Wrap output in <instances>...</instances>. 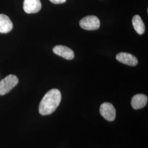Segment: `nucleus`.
Wrapping results in <instances>:
<instances>
[{
	"mask_svg": "<svg viewBox=\"0 0 148 148\" xmlns=\"http://www.w3.org/2000/svg\"><path fill=\"white\" fill-rule=\"evenodd\" d=\"M62 98L60 92L57 89H52L44 95L39 106V112L42 115L51 114L60 104Z\"/></svg>",
	"mask_w": 148,
	"mask_h": 148,
	"instance_id": "1",
	"label": "nucleus"
},
{
	"mask_svg": "<svg viewBox=\"0 0 148 148\" xmlns=\"http://www.w3.org/2000/svg\"><path fill=\"white\" fill-rule=\"evenodd\" d=\"M19 80L16 75L11 74L0 81V95L9 93L18 84Z\"/></svg>",
	"mask_w": 148,
	"mask_h": 148,
	"instance_id": "2",
	"label": "nucleus"
},
{
	"mask_svg": "<svg viewBox=\"0 0 148 148\" xmlns=\"http://www.w3.org/2000/svg\"><path fill=\"white\" fill-rule=\"evenodd\" d=\"M100 21L95 16H88L83 18L79 21V25L87 30H95L100 27Z\"/></svg>",
	"mask_w": 148,
	"mask_h": 148,
	"instance_id": "3",
	"label": "nucleus"
},
{
	"mask_svg": "<svg viewBox=\"0 0 148 148\" xmlns=\"http://www.w3.org/2000/svg\"><path fill=\"white\" fill-rule=\"evenodd\" d=\"M100 112L102 116L109 121H112L116 117V110L110 103H104L101 106Z\"/></svg>",
	"mask_w": 148,
	"mask_h": 148,
	"instance_id": "4",
	"label": "nucleus"
},
{
	"mask_svg": "<svg viewBox=\"0 0 148 148\" xmlns=\"http://www.w3.org/2000/svg\"><path fill=\"white\" fill-rule=\"evenodd\" d=\"M42 5L40 0H24L23 8L28 14L36 13L41 10Z\"/></svg>",
	"mask_w": 148,
	"mask_h": 148,
	"instance_id": "5",
	"label": "nucleus"
},
{
	"mask_svg": "<svg viewBox=\"0 0 148 148\" xmlns=\"http://www.w3.org/2000/svg\"><path fill=\"white\" fill-rule=\"evenodd\" d=\"M116 58L119 62L129 66H136L138 63L137 58L130 53L121 52L117 54Z\"/></svg>",
	"mask_w": 148,
	"mask_h": 148,
	"instance_id": "6",
	"label": "nucleus"
},
{
	"mask_svg": "<svg viewBox=\"0 0 148 148\" xmlns=\"http://www.w3.org/2000/svg\"><path fill=\"white\" fill-rule=\"evenodd\" d=\"M53 51L57 55L67 60L74 58V52L70 48L62 45H58L53 48Z\"/></svg>",
	"mask_w": 148,
	"mask_h": 148,
	"instance_id": "7",
	"label": "nucleus"
},
{
	"mask_svg": "<svg viewBox=\"0 0 148 148\" xmlns=\"http://www.w3.org/2000/svg\"><path fill=\"white\" fill-rule=\"evenodd\" d=\"M148 102V97L143 94H138L133 97L131 106L133 108L137 110L144 108Z\"/></svg>",
	"mask_w": 148,
	"mask_h": 148,
	"instance_id": "8",
	"label": "nucleus"
},
{
	"mask_svg": "<svg viewBox=\"0 0 148 148\" xmlns=\"http://www.w3.org/2000/svg\"><path fill=\"white\" fill-rule=\"evenodd\" d=\"M13 27L10 18L3 14H0V33L7 34L11 32Z\"/></svg>",
	"mask_w": 148,
	"mask_h": 148,
	"instance_id": "9",
	"label": "nucleus"
},
{
	"mask_svg": "<svg viewBox=\"0 0 148 148\" xmlns=\"http://www.w3.org/2000/svg\"><path fill=\"white\" fill-rule=\"evenodd\" d=\"M132 21L136 32L139 35L143 34L145 32V27L141 17L139 15H136L133 17Z\"/></svg>",
	"mask_w": 148,
	"mask_h": 148,
	"instance_id": "10",
	"label": "nucleus"
},
{
	"mask_svg": "<svg viewBox=\"0 0 148 148\" xmlns=\"http://www.w3.org/2000/svg\"><path fill=\"white\" fill-rule=\"evenodd\" d=\"M52 3L54 4H61L66 2V0H49Z\"/></svg>",
	"mask_w": 148,
	"mask_h": 148,
	"instance_id": "11",
	"label": "nucleus"
}]
</instances>
